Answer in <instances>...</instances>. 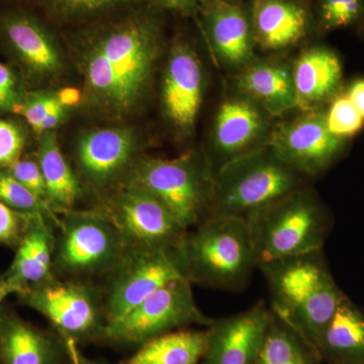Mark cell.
I'll return each mask as SVG.
<instances>
[{
  "label": "cell",
  "instance_id": "obj_36",
  "mask_svg": "<svg viewBox=\"0 0 364 364\" xmlns=\"http://www.w3.org/2000/svg\"><path fill=\"white\" fill-rule=\"evenodd\" d=\"M31 218L32 215L21 214L0 202V244L16 249L25 234Z\"/></svg>",
  "mask_w": 364,
  "mask_h": 364
},
{
  "label": "cell",
  "instance_id": "obj_44",
  "mask_svg": "<svg viewBox=\"0 0 364 364\" xmlns=\"http://www.w3.org/2000/svg\"><path fill=\"white\" fill-rule=\"evenodd\" d=\"M358 30L359 32V35H360L361 37H363L364 39V21H363V23H361L360 26H359V28H358Z\"/></svg>",
  "mask_w": 364,
  "mask_h": 364
},
{
  "label": "cell",
  "instance_id": "obj_19",
  "mask_svg": "<svg viewBox=\"0 0 364 364\" xmlns=\"http://www.w3.org/2000/svg\"><path fill=\"white\" fill-rule=\"evenodd\" d=\"M257 49L284 53L316 33L310 0H249Z\"/></svg>",
  "mask_w": 364,
  "mask_h": 364
},
{
  "label": "cell",
  "instance_id": "obj_20",
  "mask_svg": "<svg viewBox=\"0 0 364 364\" xmlns=\"http://www.w3.org/2000/svg\"><path fill=\"white\" fill-rule=\"evenodd\" d=\"M232 87L273 119L299 109L291 63L284 59L257 57L233 75Z\"/></svg>",
  "mask_w": 364,
  "mask_h": 364
},
{
  "label": "cell",
  "instance_id": "obj_4",
  "mask_svg": "<svg viewBox=\"0 0 364 364\" xmlns=\"http://www.w3.org/2000/svg\"><path fill=\"white\" fill-rule=\"evenodd\" d=\"M310 181L267 144L215 169L208 217L246 219Z\"/></svg>",
  "mask_w": 364,
  "mask_h": 364
},
{
  "label": "cell",
  "instance_id": "obj_5",
  "mask_svg": "<svg viewBox=\"0 0 364 364\" xmlns=\"http://www.w3.org/2000/svg\"><path fill=\"white\" fill-rule=\"evenodd\" d=\"M245 220L258 267L287 256L323 250L331 228L329 212L311 186L296 189Z\"/></svg>",
  "mask_w": 364,
  "mask_h": 364
},
{
  "label": "cell",
  "instance_id": "obj_40",
  "mask_svg": "<svg viewBox=\"0 0 364 364\" xmlns=\"http://www.w3.org/2000/svg\"><path fill=\"white\" fill-rule=\"evenodd\" d=\"M60 102H62L66 107L70 105H78L81 100V92L77 88L67 87L63 88L56 92Z\"/></svg>",
  "mask_w": 364,
  "mask_h": 364
},
{
  "label": "cell",
  "instance_id": "obj_24",
  "mask_svg": "<svg viewBox=\"0 0 364 364\" xmlns=\"http://www.w3.org/2000/svg\"><path fill=\"white\" fill-rule=\"evenodd\" d=\"M39 139L36 157L44 176L48 205L55 215L65 214L74 210L82 196V183L62 153L55 132H46Z\"/></svg>",
  "mask_w": 364,
  "mask_h": 364
},
{
  "label": "cell",
  "instance_id": "obj_21",
  "mask_svg": "<svg viewBox=\"0 0 364 364\" xmlns=\"http://www.w3.org/2000/svg\"><path fill=\"white\" fill-rule=\"evenodd\" d=\"M291 69L299 109H323L343 90V64L329 46H306Z\"/></svg>",
  "mask_w": 364,
  "mask_h": 364
},
{
  "label": "cell",
  "instance_id": "obj_27",
  "mask_svg": "<svg viewBox=\"0 0 364 364\" xmlns=\"http://www.w3.org/2000/svg\"><path fill=\"white\" fill-rule=\"evenodd\" d=\"M272 311V310H270ZM317 349L272 312L255 364H321Z\"/></svg>",
  "mask_w": 364,
  "mask_h": 364
},
{
  "label": "cell",
  "instance_id": "obj_43",
  "mask_svg": "<svg viewBox=\"0 0 364 364\" xmlns=\"http://www.w3.org/2000/svg\"><path fill=\"white\" fill-rule=\"evenodd\" d=\"M221 1L227 2V4H240L248 1V0H221Z\"/></svg>",
  "mask_w": 364,
  "mask_h": 364
},
{
  "label": "cell",
  "instance_id": "obj_41",
  "mask_svg": "<svg viewBox=\"0 0 364 364\" xmlns=\"http://www.w3.org/2000/svg\"><path fill=\"white\" fill-rule=\"evenodd\" d=\"M11 294H16V289L9 284L6 275H0V317H1L2 313H4V310H2L4 301Z\"/></svg>",
  "mask_w": 364,
  "mask_h": 364
},
{
  "label": "cell",
  "instance_id": "obj_2",
  "mask_svg": "<svg viewBox=\"0 0 364 364\" xmlns=\"http://www.w3.org/2000/svg\"><path fill=\"white\" fill-rule=\"evenodd\" d=\"M322 251L287 256L257 268L267 279L272 312L315 348L345 296L333 279Z\"/></svg>",
  "mask_w": 364,
  "mask_h": 364
},
{
  "label": "cell",
  "instance_id": "obj_11",
  "mask_svg": "<svg viewBox=\"0 0 364 364\" xmlns=\"http://www.w3.org/2000/svg\"><path fill=\"white\" fill-rule=\"evenodd\" d=\"M296 112L273 126L268 144L299 173L316 178L343 155L349 141L333 135L328 129L324 107Z\"/></svg>",
  "mask_w": 364,
  "mask_h": 364
},
{
  "label": "cell",
  "instance_id": "obj_28",
  "mask_svg": "<svg viewBox=\"0 0 364 364\" xmlns=\"http://www.w3.org/2000/svg\"><path fill=\"white\" fill-rule=\"evenodd\" d=\"M316 33L356 28L364 21V0H310Z\"/></svg>",
  "mask_w": 364,
  "mask_h": 364
},
{
  "label": "cell",
  "instance_id": "obj_14",
  "mask_svg": "<svg viewBox=\"0 0 364 364\" xmlns=\"http://www.w3.org/2000/svg\"><path fill=\"white\" fill-rule=\"evenodd\" d=\"M272 119L255 102L232 87L222 100L213 123L208 161L219 168L235 158L267 145L273 129Z\"/></svg>",
  "mask_w": 364,
  "mask_h": 364
},
{
  "label": "cell",
  "instance_id": "obj_13",
  "mask_svg": "<svg viewBox=\"0 0 364 364\" xmlns=\"http://www.w3.org/2000/svg\"><path fill=\"white\" fill-rule=\"evenodd\" d=\"M136 139L126 128L86 132L78 139L75 163L81 183L97 193L117 191L130 176L136 159Z\"/></svg>",
  "mask_w": 364,
  "mask_h": 364
},
{
  "label": "cell",
  "instance_id": "obj_1",
  "mask_svg": "<svg viewBox=\"0 0 364 364\" xmlns=\"http://www.w3.org/2000/svg\"><path fill=\"white\" fill-rule=\"evenodd\" d=\"M161 49V21L152 11L95 28L81 53L86 98L109 116L130 114L147 93Z\"/></svg>",
  "mask_w": 364,
  "mask_h": 364
},
{
  "label": "cell",
  "instance_id": "obj_16",
  "mask_svg": "<svg viewBox=\"0 0 364 364\" xmlns=\"http://www.w3.org/2000/svg\"><path fill=\"white\" fill-rule=\"evenodd\" d=\"M208 45L220 65L233 75L257 58L250 4L205 0L198 13Z\"/></svg>",
  "mask_w": 364,
  "mask_h": 364
},
{
  "label": "cell",
  "instance_id": "obj_29",
  "mask_svg": "<svg viewBox=\"0 0 364 364\" xmlns=\"http://www.w3.org/2000/svg\"><path fill=\"white\" fill-rule=\"evenodd\" d=\"M18 114L26 119L28 126L40 136L63 123L67 107L60 102L56 92L37 91L26 95Z\"/></svg>",
  "mask_w": 364,
  "mask_h": 364
},
{
  "label": "cell",
  "instance_id": "obj_33",
  "mask_svg": "<svg viewBox=\"0 0 364 364\" xmlns=\"http://www.w3.org/2000/svg\"><path fill=\"white\" fill-rule=\"evenodd\" d=\"M26 134L21 124L0 119V170L9 169L23 156Z\"/></svg>",
  "mask_w": 364,
  "mask_h": 364
},
{
  "label": "cell",
  "instance_id": "obj_9",
  "mask_svg": "<svg viewBox=\"0 0 364 364\" xmlns=\"http://www.w3.org/2000/svg\"><path fill=\"white\" fill-rule=\"evenodd\" d=\"M18 296L42 314L65 341L102 340L105 329L102 294L90 282L54 275Z\"/></svg>",
  "mask_w": 364,
  "mask_h": 364
},
{
  "label": "cell",
  "instance_id": "obj_6",
  "mask_svg": "<svg viewBox=\"0 0 364 364\" xmlns=\"http://www.w3.org/2000/svg\"><path fill=\"white\" fill-rule=\"evenodd\" d=\"M214 176L208 156L189 152L173 159L141 158L124 184L154 196L189 230L210 215Z\"/></svg>",
  "mask_w": 364,
  "mask_h": 364
},
{
  "label": "cell",
  "instance_id": "obj_39",
  "mask_svg": "<svg viewBox=\"0 0 364 364\" xmlns=\"http://www.w3.org/2000/svg\"><path fill=\"white\" fill-rule=\"evenodd\" d=\"M68 347L69 363L70 364H107L104 361L95 360L85 358L80 351L78 350L77 344L73 342H67Z\"/></svg>",
  "mask_w": 364,
  "mask_h": 364
},
{
  "label": "cell",
  "instance_id": "obj_17",
  "mask_svg": "<svg viewBox=\"0 0 364 364\" xmlns=\"http://www.w3.org/2000/svg\"><path fill=\"white\" fill-rule=\"evenodd\" d=\"M162 109L177 132L195 128L205 93V71L193 46L176 41L170 49L162 79Z\"/></svg>",
  "mask_w": 364,
  "mask_h": 364
},
{
  "label": "cell",
  "instance_id": "obj_8",
  "mask_svg": "<svg viewBox=\"0 0 364 364\" xmlns=\"http://www.w3.org/2000/svg\"><path fill=\"white\" fill-rule=\"evenodd\" d=\"M182 279L188 277L178 246L127 248L105 275V287L100 291L105 327L121 320L165 284Z\"/></svg>",
  "mask_w": 364,
  "mask_h": 364
},
{
  "label": "cell",
  "instance_id": "obj_42",
  "mask_svg": "<svg viewBox=\"0 0 364 364\" xmlns=\"http://www.w3.org/2000/svg\"><path fill=\"white\" fill-rule=\"evenodd\" d=\"M321 364H364V358L348 359V360L323 361Z\"/></svg>",
  "mask_w": 364,
  "mask_h": 364
},
{
  "label": "cell",
  "instance_id": "obj_35",
  "mask_svg": "<svg viewBox=\"0 0 364 364\" xmlns=\"http://www.w3.org/2000/svg\"><path fill=\"white\" fill-rule=\"evenodd\" d=\"M6 170L49 208L44 176L37 157L21 156Z\"/></svg>",
  "mask_w": 364,
  "mask_h": 364
},
{
  "label": "cell",
  "instance_id": "obj_32",
  "mask_svg": "<svg viewBox=\"0 0 364 364\" xmlns=\"http://www.w3.org/2000/svg\"><path fill=\"white\" fill-rule=\"evenodd\" d=\"M133 1L136 0H44V4L53 16L62 20H71Z\"/></svg>",
  "mask_w": 364,
  "mask_h": 364
},
{
  "label": "cell",
  "instance_id": "obj_10",
  "mask_svg": "<svg viewBox=\"0 0 364 364\" xmlns=\"http://www.w3.org/2000/svg\"><path fill=\"white\" fill-rule=\"evenodd\" d=\"M188 279L165 284L121 320L107 326L102 340L119 345H141L167 332L191 324L208 327L213 318L196 304Z\"/></svg>",
  "mask_w": 364,
  "mask_h": 364
},
{
  "label": "cell",
  "instance_id": "obj_18",
  "mask_svg": "<svg viewBox=\"0 0 364 364\" xmlns=\"http://www.w3.org/2000/svg\"><path fill=\"white\" fill-rule=\"evenodd\" d=\"M272 311L263 301L231 317L213 318L203 364H255Z\"/></svg>",
  "mask_w": 364,
  "mask_h": 364
},
{
  "label": "cell",
  "instance_id": "obj_38",
  "mask_svg": "<svg viewBox=\"0 0 364 364\" xmlns=\"http://www.w3.org/2000/svg\"><path fill=\"white\" fill-rule=\"evenodd\" d=\"M343 91L364 119V78L354 79Z\"/></svg>",
  "mask_w": 364,
  "mask_h": 364
},
{
  "label": "cell",
  "instance_id": "obj_26",
  "mask_svg": "<svg viewBox=\"0 0 364 364\" xmlns=\"http://www.w3.org/2000/svg\"><path fill=\"white\" fill-rule=\"evenodd\" d=\"M207 343V330H174L139 346L124 364H198Z\"/></svg>",
  "mask_w": 364,
  "mask_h": 364
},
{
  "label": "cell",
  "instance_id": "obj_7",
  "mask_svg": "<svg viewBox=\"0 0 364 364\" xmlns=\"http://www.w3.org/2000/svg\"><path fill=\"white\" fill-rule=\"evenodd\" d=\"M126 249L102 210H70L60 215L55 226V275L85 282L105 277Z\"/></svg>",
  "mask_w": 364,
  "mask_h": 364
},
{
  "label": "cell",
  "instance_id": "obj_25",
  "mask_svg": "<svg viewBox=\"0 0 364 364\" xmlns=\"http://www.w3.org/2000/svg\"><path fill=\"white\" fill-rule=\"evenodd\" d=\"M316 348L322 363L364 358V314L346 296L326 326Z\"/></svg>",
  "mask_w": 364,
  "mask_h": 364
},
{
  "label": "cell",
  "instance_id": "obj_31",
  "mask_svg": "<svg viewBox=\"0 0 364 364\" xmlns=\"http://www.w3.org/2000/svg\"><path fill=\"white\" fill-rule=\"evenodd\" d=\"M326 124L338 138L350 141L364 128V119L343 90L324 107Z\"/></svg>",
  "mask_w": 364,
  "mask_h": 364
},
{
  "label": "cell",
  "instance_id": "obj_22",
  "mask_svg": "<svg viewBox=\"0 0 364 364\" xmlns=\"http://www.w3.org/2000/svg\"><path fill=\"white\" fill-rule=\"evenodd\" d=\"M65 363H69L68 347L60 335L4 311L0 317V364Z\"/></svg>",
  "mask_w": 364,
  "mask_h": 364
},
{
  "label": "cell",
  "instance_id": "obj_3",
  "mask_svg": "<svg viewBox=\"0 0 364 364\" xmlns=\"http://www.w3.org/2000/svg\"><path fill=\"white\" fill-rule=\"evenodd\" d=\"M191 284L237 291L257 269V256L245 219L208 217L186 231L178 245Z\"/></svg>",
  "mask_w": 364,
  "mask_h": 364
},
{
  "label": "cell",
  "instance_id": "obj_30",
  "mask_svg": "<svg viewBox=\"0 0 364 364\" xmlns=\"http://www.w3.org/2000/svg\"><path fill=\"white\" fill-rule=\"evenodd\" d=\"M0 202L16 212L26 215H44L55 223L59 215H55L44 203L33 195L20 183L7 170H0Z\"/></svg>",
  "mask_w": 364,
  "mask_h": 364
},
{
  "label": "cell",
  "instance_id": "obj_23",
  "mask_svg": "<svg viewBox=\"0 0 364 364\" xmlns=\"http://www.w3.org/2000/svg\"><path fill=\"white\" fill-rule=\"evenodd\" d=\"M55 225L44 215L31 218L13 263L4 273L16 296L54 277Z\"/></svg>",
  "mask_w": 364,
  "mask_h": 364
},
{
  "label": "cell",
  "instance_id": "obj_15",
  "mask_svg": "<svg viewBox=\"0 0 364 364\" xmlns=\"http://www.w3.org/2000/svg\"><path fill=\"white\" fill-rule=\"evenodd\" d=\"M0 41L33 82L50 80L63 69L58 44L47 26L30 11L9 9L0 14Z\"/></svg>",
  "mask_w": 364,
  "mask_h": 364
},
{
  "label": "cell",
  "instance_id": "obj_12",
  "mask_svg": "<svg viewBox=\"0 0 364 364\" xmlns=\"http://www.w3.org/2000/svg\"><path fill=\"white\" fill-rule=\"evenodd\" d=\"M100 210L119 230L127 248L177 247L188 231L158 198L130 184L112 193Z\"/></svg>",
  "mask_w": 364,
  "mask_h": 364
},
{
  "label": "cell",
  "instance_id": "obj_34",
  "mask_svg": "<svg viewBox=\"0 0 364 364\" xmlns=\"http://www.w3.org/2000/svg\"><path fill=\"white\" fill-rule=\"evenodd\" d=\"M26 95L18 72L0 62V114H18Z\"/></svg>",
  "mask_w": 364,
  "mask_h": 364
},
{
  "label": "cell",
  "instance_id": "obj_37",
  "mask_svg": "<svg viewBox=\"0 0 364 364\" xmlns=\"http://www.w3.org/2000/svg\"><path fill=\"white\" fill-rule=\"evenodd\" d=\"M151 6L182 16H196L205 0H149Z\"/></svg>",
  "mask_w": 364,
  "mask_h": 364
}]
</instances>
